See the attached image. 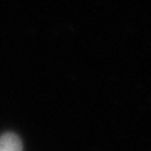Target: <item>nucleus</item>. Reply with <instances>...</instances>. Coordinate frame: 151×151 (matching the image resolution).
<instances>
[{
	"label": "nucleus",
	"mask_w": 151,
	"mask_h": 151,
	"mask_svg": "<svg viewBox=\"0 0 151 151\" xmlns=\"http://www.w3.org/2000/svg\"><path fill=\"white\" fill-rule=\"evenodd\" d=\"M0 151H24L19 136L14 133H5L0 136Z\"/></svg>",
	"instance_id": "nucleus-1"
}]
</instances>
